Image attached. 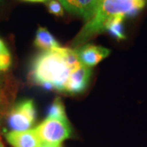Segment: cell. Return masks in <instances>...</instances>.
<instances>
[{
    "mask_svg": "<svg viewBox=\"0 0 147 147\" xmlns=\"http://www.w3.org/2000/svg\"><path fill=\"white\" fill-rule=\"evenodd\" d=\"M11 65V54L0 56V72H5L10 68Z\"/></svg>",
    "mask_w": 147,
    "mask_h": 147,
    "instance_id": "5bb4252c",
    "label": "cell"
},
{
    "mask_svg": "<svg viewBox=\"0 0 147 147\" xmlns=\"http://www.w3.org/2000/svg\"><path fill=\"white\" fill-rule=\"evenodd\" d=\"M36 120V108L33 100H21L12 105L7 112V123L11 131L31 129Z\"/></svg>",
    "mask_w": 147,
    "mask_h": 147,
    "instance_id": "277c9868",
    "label": "cell"
},
{
    "mask_svg": "<svg viewBox=\"0 0 147 147\" xmlns=\"http://www.w3.org/2000/svg\"><path fill=\"white\" fill-rule=\"evenodd\" d=\"M79 61L87 67H92L110 55V50L100 46L87 44L76 49Z\"/></svg>",
    "mask_w": 147,
    "mask_h": 147,
    "instance_id": "8992f818",
    "label": "cell"
},
{
    "mask_svg": "<svg viewBox=\"0 0 147 147\" xmlns=\"http://www.w3.org/2000/svg\"><path fill=\"white\" fill-rule=\"evenodd\" d=\"M17 85L10 76L0 74V115L10 110L11 105L16 97Z\"/></svg>",
    "mask_w": 147,
    "mask_h": 147,
    "instance_id": "52a82bcc",
    "label": "cell"
},
{
    "mask_svg": "<svg viewBox=\"0 0 147 147\" xmlns=\"http://www.w3.org/2000/svg\"><path fill=\"white\" fill-rule=\"evenodd\" d=\"M47 8L48 11L57 16H62L64 15L63 6L58 0H50L47 3Z\"/></svg>",
    "mask_w": 147,
    "mask_h": 147,
    "instance_id": "4fadbf2b",
    "label": "cell"
},
{
    "mask_svg": "<svg viewBox=\"0 0 147 147\" xmlns=\"http://www.w3.org/2000/svg\"><path fill=\"white\" fill-rule=\"evenodd\" d=\"M6 140L12 147H40L41 142L35 129L10 131L5 134Z\"/></svg>",
    "mask_w": 147,
    "mask_h": 147,
    "instance_id": "9c48e42d",
    "label": "cell"
},
{
    "mask_svg": "<svg viewBox=\"0 0 147 147\" xmlns=\"http://www.w3.org/2000/svg\"><path fill=\"white\" fill-rule=\"evenodd\" d=\"M40 147H61V145H47V144H41Z\"/></svg>",
    "mask_w": 147,
    "mask_h": 147,
    "instance_id": "e0dca14e",
    "label": "cell"
},
{
    "mask_svg": "<svg viewBox=\"0 0 147 147\" xmlns=\"http://www.w3.org/2000/svg\"><path fill=\"white\" fill-rule=\"evenodd\" d=\"M41 144L61 145L72 134L68 119L46 118V119L34 128Z\"/></svg>",
    "mask_w": 147,
    "mask_h": 147,
    "instance_id": "3957f363",
    "label": "cell"
},
{
    "mask_svg": "<svg viewBox=\"0 0 147 147\" xmlns=\"http://www.w3.org/2000/svg\"><path fill=\"white\" fill-rule=\"evenodd\" d=\"M47 118H56V119H65L67 118L65 115V106L61 100L57 97L49 106L47 110Z\"/></svg>",
    "mask_w": 147,
    "mask_h": 147,
    "instance_id": "7c38bea8",
    "label": "cell"
},
{
    "mask_svg": "<svg viewBox=\"0 0 147 147\" xmlns=\"http://www.w3.org/2000/svg\"><path fill=\"white\" fill-rule=\"evenodd\" d=\"M124 17L125 16L122 15H117L110 17L105 23L104 30L108 32L110 35H112L118 40L124 39L125 34L123 31V25Z\"/></svg>",
    "mask_w": 147,
    "mask_h": 147,
    "instance_id": "8fae6325",
    "label": "cell"
},
{
    "mask_svg": "<svg viewBox=\"0 0 147 147\" xmlns=\"http://www.w3.org/2000/svg\"><path fill=\"white\" fill-rule=\"evenodd\" d=\"M1 2H2V0H0V3H1Z\"/></svg>",
    "mask_w": 147,
    "mask_h": 147,
    "instance_id": "ffe728a7",
    "label": "cell"
},
{
    "mask_svg": "<svg viewBox=\"0 0 147 147\" xmlns=\"http://www.w3.org/2000/svg\"><path fill=\"white\" fill-rule=\"evenodd\" d=\"M146 4V0H103L98 6L93 16L87 21L78 35L74 39L73 45L79 47L91 38L105 31V23L110 17L117 15L128 16L135 14Z\"/></svg>",
    "mask_w": 147,
    "mask_h": 147,
    "instance_id": "7a4b0ae2",
    "label": "cell"
},
{
    "mask_svg": "<svg viewBox=\"0 0 147 147\" xmlns=\"http://www.w3.org/2000/svg\"><path fill=\"white\" fill-rule=\"evenodd\" d=\"M7 54H10V52L5 44V42H3V40L0 38V56L7 55Z\"/></svg>",
    "mask_w": 147,
    "mask_h": 147,
    "instance_id": "9a60e30c",
    "label": "cell"
},
{
    "mask_svg": "<svg viewBox=\"0 0 147 147\" xmlns=\"http://www.w3.org/2000/svg\"><path fill=\"white\" fill-rule=\"evenodd\" d=\"M34 45L42 48L44 51L59 48L61 46L55 38V37L44 27H39L36 32L34 38Z\"/></svg>",
    "mask_w": 147,
    "mask_h": 147,
    "instance_id": "30bf717a",
    "label": "cell"
},
{
    "mask_svg": "<svg viewBox=\"0 0 147 147\" xmlns=\"http://www.w3.org/2000/svg\"><path fill=\"white\" fill-rule=\"evenodd\" d=\"M26 2H30V3H47L50 0H22Z\"/></svg>",
    "mask_w": 147,
    "mask_h": 147,
    "instance_id": "2e32d148",
    "label": "cell"
},
{
    "mask_svg": "<svg viewBox=\"0 0 147 147\" xmlns=\"http://www.w3.org/2000/svg\"><path fill=\"white\" fill-rule=\"evenodd\" d=\"M103 0H96V2H97V4H98V6L100 5V3L102 2Z\"/></svg>",
    "mask_w": 147,
    "mask_h": 147,
    "instance_id": "ac0fdd59",
    "label": "cell"
},
{
    "mask_svg": "<svg viewBox=\"0 0 147 147\" xmlns=\"http://www.w3.org/2000/svg\"><path fill=\"white\" fill-rule=\"evenodd\" d=\"M0 147H3V143L1 142V140H0Z\"/></svg>",
    "mask_w": 147,
    "mask_h": 147,
    "instance_id": "d6986e66",
    "label": "cell"
},
{
    "mask_svg": "<svg viewBox=\"0 0 147 147\" xmlns=\"http://www.w3.org/2000/svg\"><path fill=\"white\" fill-rule=\"evenodd\" d=\"M66 10L89 21L98 7L96 0H59Z\"/></svg>",
    "mask_w": 147,
    "mask_h": 147,
    "instance_id": "ba28073f",
    "label": "cell"
},
{
    "mask_svg": "<svg viewBox=\"0 0 147 147\" xmlns=\"http://www.w3.org/2000/svg\"><path fill=\"white\" fill-rule=\"evenodd\" d=\"M91 75L92 69L80 64L71 71L65 84L64 93L75 95L83 92L88 86Z\"/></svg>",
    "mask_w": 147,
    "mask_h": 147,
    "instance_id": "5b68a950",
    "label": "cell"
},
{
    "mask_svg": "<svg viewBox=\"0 0 147 147\" xmlns=\"http://www.w3.org/2000/svg\"><path fill=\"white\" fill-rule=\"evenodd\" d=\"M61 48L43 51L37 56L30 72L34 84L47 90L65 92V84L74 69L65 61Z\"/></svg>",
    "mask_w": 147,
    "mask_h": 147,
    "instance_id": "6da1fadb",
    "label": "cell"
}]
</instances>
